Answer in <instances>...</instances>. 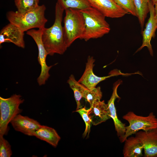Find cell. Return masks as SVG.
<instances>
[{"label": "cell", "mask_w": 157, "mask_h": 157, "mask_svg": "<svg viewBox=\"0 0 157 157\" xmlns=\"http://www.w3.org/2000/svg\"><path fill=\"white\" fill-rule=\"evenodd\" d=\"M24 35V32L10 23L0 31V44L5 42H10L19 47L24 48L25 46Z\"/></svg>", "instance_id": "12"}, {"label": "cell", "mask_w": 157, "mask_h": 157, "mask_svg": "<svg viewBox=\"0 0 157 157\" xmlns=\"http://www.w3.org/2000/svg\"><path fill=\"white\" fill-rule=\"evenodd\" d=\"M67 83L74 92L77 105L76 110H78L82 108L80 100L82 98H83L86 88L76 81L73 74H71L69 76Z\"/></svg>", "instance_id": "18"}, {"label": "cell", "mask_w": 157, "mask_h": 157, "mask_svg": "<svg viewBox=\"0 0 157 157\" xmlns=\"http://www.w3.org/2000/svg\"><path fill=\"white\" fill-rule=\"evenodd\" d=\"M154 17L157 23V3L154 5Z\"/></svg>", "instance_id": "26"}, {"label": "cell", "mask_w": 157, "mask_h": 157, "mask_svg": "<svg viewBox=\"0 0 157 157\" xmlns=\"http://www.w3.org/2000/svg\"><path fill=\"white\" fill-rule=\"evenodd\" d=\"M90 108L89 115L93 125H98L111 118L108 104L104 100L95 102Z\"/></svg>", "instance_id": "15"}, {"label": "cell", "mask_w": 157, "mask_h": 157, "mask_svg": "<svg viewBox=\"0 0 157 157\" xmlns=\"http://www.w3.org/2000/svg\"><path fill=\"white\" fill-rule=\"evenodd\" d=\"M90 109V108L89 109H86L85 107L83 108H81L76 111V112L78 113L80 115L85 124V129L83 134L84 137L87 135H88L90 132L91 121L89 113Z\"/></svg>", "instance_id": "23"}, {"label": "cell", "mask_w": 157, "mask_h": 157, "mask_svg": "<svg viewBox=\"0 0 157 157\" xmlns=\"http://www.w3.org/2000/svg\"><path fill=\"white\" fill-rule=\"evenodd\" d=\"M65 10L58 2L55 7V19L53 24L49 28H43L42 41L48 55H62L67 50L63 27L62 26L63 14Z\"/></svg>", "instance_id": "1"}, {"label": "cell", "mask_w": 157, "mask_h": 157, "mask_svg": "<svg viewBox=\"0 0 157 157\" xmlns=\"http://www.w3.org/2000/svg\"><path fill=\"white\" fill-rule=\"evenodd\" d=\"M102 92L100 87H95L91 89H85L83 98L91 106L94 103L100 101L102 98Z\"/></svg>", "instance_id": "22"}, {"label": "cell", "mask_w": 157, "mask_h": 157, "mask_svg": "<svg viewBox=\"0 0 157 157\" xmlns=\"http://www.w3.org/2000/svg\"><path fill=\"white\" fill-rule=\"evenodd\" d=\"M24 101L19 94H15L7 98L0 97V135L7 134L8 124L22 112L19 106Z\"/></svg>", "instance_id": "5"}, {"label": "cell", "mask_w": 157, "mask_h": 157, "mask_svg": "<svg viewBox=\"0 0 157 157\" xmlns=\"http://www.w3.org/2000/svg\"><path fill=\"white\" fill-rule=\"evenodd\" d=\"M80 11L85 22L84 31L81 39L87 41L101 38L110 32V28L106 17L98 10L90 7Z\"/></svg>", "instance_id": "3"}, {"label": "cell", "mask_w": 157, "mask_h": 157, "mask_svg": "<svg viewBox=\"0 0 157 157\" xmlns=\"http://www.w3.org/2000/svg\"><path fill=\"white\" fill-rule=\"evenodd\" d=\"M122 118L128 122L129 125L126 126L125 134L119 140L122 143L138 131H146L157 129V118L153 112L150 113L147 116H143L130 111L123 116Z\"/></svg>", "instance_id": "6"}, {"label": "cell", "mask_w": 157, "mask_h": 157, "mask_svg": "<svg viewBox=\"0 0 157 157\" xmlns=\"http://www.w3.org/2000/svg\"><path fill=\"white\" fill-rule=\"evenodd\" d=\"M153 4L154 5L156 3H157V0H150Z\"/></svg>", "instance_id": "27"}, {"label": "cell", "mask_w": 157, "mask_h": 157, "mask_svg": "<svg viewBox=\"0 0 157 157\" xmlns=\"http://www.w3.org/2000/svg\"><path fill=\"white\" fill-rule=\"evenodd\" d=\"M150 17L146 24L145 27L142 31V43L141 46L135 53L141 50L145 47H147L151 56H153V52L151 44L152 38H154L157 28V23L154 17V5L150 0L149 3Z\"/></svg>", "instance_id": "11"}, {"label": "cell", "mask_w": 157, "mask_h": 157, "mask_svg": "<svg viewBox=\"0 0 157 157\" xmlns=\"http://www.w3.org/2000/svg\"><path fill=\"white\" fill-rule=\"evenodd\" d=\"M33 136L48 143L54 147L57 146L60 137L53 128L41 125L34 133Z\"/></svg>", "instance_id": "16"}, {"label": "cell", "mask_w": 157, "mask_h": 157, "mask_svg": "<svg viewBox=\"0 0 157 157\" xmlns=\"http://www.w3.org/2000/svg\"><path fill=\"white\" fill-rule=\"evenodd\" d=\"M91 6L96 9L105 17H121L129 13L113 0H87Z\"/></svg>", "instance_id": "9"}, {"label": "cell", "mask_w": 157, "mask_h": 157, "mask_svg": "<svg viewBox=\"0 0 157 157\" xmlns=\"http://www.w3.org/2000/svg\"><path fill=\"white\" fill-rule=\"evenodd\" d=\"M122 81H118L114 83L112 95L108 102L111 117L113 120L116 131L120 140L124 135L126 131V124L122 123L117 117L115 101L117 98H120L117 93V89Z\"/></svg>", "instance_id": "14"}, {"label": "cell", "mask_w": 157, "mask_h": 157, "mask_svg": "<svg viewBox=\"0 0 157 157\" xmlns=\"http://www.w3.org/2000/svg\"><path fill=\"white\" fill-rule=\"evenodd\" d=\"M10 123L15 131L29 136H33L34 132L42 125L37 120L20 114Z\"/></svg>", "instance_id": "13"}, {"label": "cell", "mask_w": 157, "mask_h": 157, "mask_svg": "<svg viewBox=\"0 0 157 157\" xmlns=\"http://www.w3.org/2000/svg\"><path fill=\"white\" fill-rule=\"evenodd\" d=\"M124 142L123 154L124 157H140L142 156L143 145L135 136L128 137Z\"/></svg>", "instance_id": "17"}, {"label": "cell", "mask_w": 157, "mask_h": 157, "mask_svg": "<svg viewBox=\"0 0 157 157\" xmlns=\"http://www.w3.org/2000/svg\"><path fill=\"white\" fill-rule=\"evenodd\" d=\"M46 9L42 5L23 13L11 11L7 13V18L10 23L23 32L35 28H43L47 21L44 16Z\"/></svg>", "instance_id": "2"}, {"label": "cell", "mask_w": 157, "mask_h": 157, "mask_svg": "<svg viewBox=\"0 0 157 157\" xmlns=\"http://www.w3.org/2000/svg\"><path fill=\"white\" fill-rule=\"evenodd\" d=\"M39 0H15L17 11L23 13L33 10L39 6Z\"/></svg>", "instance_id": "21"}, {"label": "cell", "mask_w": 157, "mask_h": 157, "mask_svg": "<svg viewBox=\"0 0 157 157\" xmlns=\"http://www.w3.org/2000/svg\"><path fill=\"white\" fill-rule=\"evenodd\" d=\"M65 11L63 28L65 40L68 48L76 40L81 39L84 31L85 22L80 10L69 8Z\"/></svg>", "instance_id": "4"}, {"label": "cell", "mask_w": 157, "mask_h": 157, "mask_svg": "<svg viewBox=\"0 0 157 157\" xmlns=\"http://www.w3.org/2000/svg\"><path fill=\"white\" fill-rule=\"evenodd\" d=\"M120 7L129 14L137 17L133 0H113Z\"/></svg>", "instance_id": "24"}, {"label": "cell", "mask_w": 157, "mask_h": 157, "mask_svg": "<svg viewBox=\"0 0 157 157\" xmlns=\"http://www.w3.org/2000/svg\"><path fill=\"white\" fill-rule=\"evenodd\" d=\"M134 134L143 145L144 157H157V129L140 131Z\"/></svg>", "instance_id": "10"}, {"label": "cell", "mask_w": 157, "mask_h": 157, "mask_svg": "<svg viewBox=\"0 0 157 157\" xmlns=\"http://www.w3.org/2000/svg\"><path fill=\"white\" fill-rule=\"evenodd\" d=\"M12 154L10 144L3 136L0 135V157H10Z\"/></svg>", "instance_id": "25"}, {"label": "cell", "mask_w": 157, "mask_h": 157, "mask_svg": "<svg viewBox=\"0 0 157 157\" xmlns=\"http://www.w3.org/2000/svg\"><path fill=\"white\" fill-rule=\"evenodd\" d=\"M95 60L92 56H89L87 58L84 71L81 78L78 81L89 89H91L96 87L100 82L110 77L119 75H125L120 71L111 72L107 76L99 77L96 75L93 71Z\"/></svg>", "instance_id": "8"}, {"label": "cell", "mask_w": 157, "mask_h": 157, "mask_svg": "<svg viewBox=\"0 0 157 157\" xmlns=\"http://www.w3.org/2000/svg\"><path fill=\"white\" fill-rule=\"evenodd\" d=\"M65 10L69 8L82 10L91 7L87 0H57Z\"/></svg>", "instance_id": "20"}, {"label": "cell", "mask_w": 157, "mask_h": 157, "mask_svg": "<svg viewBox=\"0 0 157 157\" xmlns=\"http://www.w3.org/2000/svg\"><path fill=\"white\" fill-rule=\"evenodd\" d=\"M150 0H133V3L141 27L142 29L147 14L149 13V3Z\"/></svg>", "instance_id": "19"}, {"label": "cell", "mask_w": 157, "mask_h": 157, "mask_svg": "<svg viewBox=\"0 0 157 157\" xmlns=\"http://www.w3.org/2000/svg\"><path fill=\"white\" fill-rule=\"evenodd\" d=\"M42 29L40 28L38 30L32 29L26 32V34L31 36L34 40L38 47V61L41 67V73L37 78V82L39 85L45 83L46 81L50 76L49 71L53 66H48L46 63V58L48 54L42 40Z\"/></svg>", "instance_id": "7"}]
</instances>
